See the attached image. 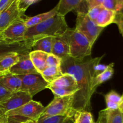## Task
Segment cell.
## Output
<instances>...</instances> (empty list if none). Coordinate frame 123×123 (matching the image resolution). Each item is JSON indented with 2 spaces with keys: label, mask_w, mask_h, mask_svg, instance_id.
<instances>
[{
  "label": "cell",
  "mask_w": 123,
  "mask_h": 123,
  "mask_svg": "<svg viewBox=\"0 0 123 123\" xmlns=\"http://www.w3.org/2000/svg\"><path fill=\"white\" fill-rule=\"evenodd\" d=\"M70 123H73V120H72V121H71V122H70Z\"/></svg>",
  "instance_id": "74e56055"
},
{
  "label": "cell",
  "mask_w": 123,
  "mask_h": 123,
  "mask_svg": "<svg viewBox=\"0 0 123 123\" xmlns=\"http://www.w3.org/2000/svg\"><path fill=\"white\" fill-rule=\"evenodd\" d=\"M114 63L112 62L110 64L108 65V68L104 72H103L100 74H99L92 79L91 86V91L92 94L94 93L97 88L99 85L106 82L107 80H109L112 77L114 73Z\"/></svg>",
  "instance_id": "ffe728a7"
},
{
  "label": "cell",
  "mask_w": 123,
  "mask_h": 123,
  "mask_svg": "<svg viewBox=\"0 0 123 123\" xmlns=\"http://www.w3.org/2000/svg\"><path fill=\"white\" fill-rule=\"evenodd\" d=\"M14 0H0V13L7 8Z\"/></svg>",
  "instance_id": "e575fe53"
},
{
  "label": "cell",
  "mask_w": 123,
  "mask_h": 123,
  "mask_svg": "<svg viewBox=\"0 0 123 123\" xmlns=\"http://www.w3.org/2000/svg\"><path fill=\"white\" fill-rule=\"evenodd\" d=\"M104 7L102 6V5H100V6H96V7H94V8H91V9L88 10V12L87 13V15L88 16L89 18L91 19L92 20H93L94 22L95 21L97 18L98 17V14H100L101 12L104 9Z\"/></svg>",
  "instance_id": "4dcf8cb0"
},
{
  "label": "cell",
  "mask_w": 123,
  "mask_h": 123,
  "mask_svg": "<svg viewBox=\"0 0 123 123\" xmlns=\"http://www.w3.org/2000/svg\"><path fill=\"white\" fill-rule=\"evenodd\" d=\"M40 1V0H18V6L19 10L25 13L30 6L37 3Z\"/></svg>",
  "instance_id": "f546056e"
},
{
  "label": "cell",
  "mask_w": 123,
  "mask_h": 123,
  "mask_svg": "<svg viewBox=\"0 0 123 123\" xmlns=\"http://www.w3.org/2000/svg\"><path fill=\"white\" fill-rule=\"evenodd\" d=\"M73 119L66 116L40 117L37 123H70Z\"/></svg>",
  "instance_id": "484cf974"
},
{
  "label": "cell",
  "mask_w": 123,
  "mask_h": 123,
  "mask_svg": "<svg viewBox=\"0 0 123 123\" xmlns=\"http://www.w3.org/2000/svg\"><path fill=\"white\" fill-rule=\"evenodd\" d=\"M22 123H37V121H34V120H28V121H24Z\"/></svg>",
  "instance_id": "d590c367"
},
{
  "label": "cell",
  "mask_w": 123,
  "mask_h": 123,
  "mask_svg": "<svg viewBox=\"0 0 123 123\" xmlns=\"http://www.w3.org/2000/svg\"><path fill=\"white\" fill-rule=\"evenodd\" d=\"M26 16L16 21L0 32V41L5 42H19L25 41L24 36L27 30L25 25Z\"/></svg>",
  "instance_id": "ba28073f"
},
{
  "label": "cell",
  "mask_w": 123,
  "mask_h": 123,
  "mask_svg": "<svg viewBox=\"0 0 123 123\" xmlns=\"http://www.w3.org/2000/svg\"><path fill=\"white\" fill-rule=\"evenodd\" d=\"M104 56L96 58L90 56L82 60H75L70 56L61 59L60 67L62 73L73 76L79 89L74 95L73 108L74 111H87L90 109L92 96L91 86L94 78L93 68Z\"/></svg>",
  "instance_id": "6da1fadb"
},
{
  "label": "cell",
  "mask_w": 123,
  "mask_h": 123,
  "mask_svg": "<svg viewBox=\"0 0 123 123\" xmlns=\"http://www.w3.org/2000/svg\"><path fill=\"white\" fill-rule=\"evenodd\" d=\"M106 102H112L119 105L123 110V94H119L116 91L112 90L105 96Z\"/></svg>",
  "instance_id": "83f0119b"
},
{
  "label": "cell",
  "mask_w": 123,
  "mask_h": 123,
  "mask_svg": "<svg viewBox=\"0 0 123 123\" xmlns=\"http://www.w3.org/2000/svg\"><path fill=\"white\" fill-rule=\"evenodd\" d=\"M108 65H104V64H97L95 65L93 68V74L94 78L97 76L101 73L104 72L107 68H108Z\"/></svg>",
  "instance_id": "d6a6232c"
},
{
  "label": "cell",
  "mask_w": 123,
  "mask_h": 123,
  "mask_svg": "<svg viewBox=\"0 0 123 123\" xmlns=\"http://www.w3.org/2000/svg\"><path fill=\"white\" fill-rule=\"evenodd\" d=\"M68 28L65 17L56 14L41 24L28 28L24 39L34 41L45 37H60Z\"/></svg>",
  "instance_id": "7a4b0ae2"
},
{
  "label": "cell",
  "mask_w": 123,
  "mask_h": 123,
  "mask_svg": "<svg viewBox=\"0 0 123 123\" xmlns=\"http://www.w3.org/2000/svg\"><path fill=\"white\" fill-rule=\"evenodd\" d=\"M52 37H45L32 41V51H42L51 54L53 44Z\"/></svg>",
  "instance_id": "7402d4cb"
},
{
  "label": "cell",
  "mask_w": 123,
  "mask_h": 123,
  "mask_svg": "<svg viewBox=\"0 0 123 123\" xmlns=\"http://www.w3.org/2000/svg\"><path fill=\"white\" fill-rule=\"evenodd\" d=\"M57 7V14L65 17L70 12L74 11L76 13L87 14L88 12L86 0H61Z\"/></svg>",
  "instance_id": "7c38bea8"
},
{
  "label": "cell",
  "mask_w": 123,
  "mask_h": 123,
  "mask_svg": "<svg viewBox=\"0 0 123 123\" xmlns=\"http://www.w3.org/2000/svg\"><path fill=\"white\" fill-rule=\"evenodd\" d=\"M32 100V97L25 92L19 91L13 93L9 98L0 103V117L7 112L16 109Z\"/></svg>",
  "instance_id": "30bf717a"
},
{
  "label": "cell",
  "mask_w": 123,
  "mask_h": 123,
  "mask_svg": "<svg viewBox=\"0 0 123 123\" xmlns=\"http://www.w3.org/2000/svg\"><path fill=\"white\" fill-rule=\"evenodd\" d=\"M119 13V14H122V15H123V7L122 9H121V10H120V12H118V13Z\"/></svg>",
  "instance_id": "8d00e7d4"
},
{
  "label": "cell",
  "mask_w": 123,
  "mask_h": 123,
  "mask_svg": "<svg viewBox=\"0 0 123 123\" xmlns=\"http://www.w3.org/2000/svg\"><path fill=\"white\" fill-rule=\"evenodd\" d=\"M13 93L0 84V103L9 98Z\"/></svg>",
  "instance_id": "1f68e13d"
},
{
  "label": "cell",
  "mask_w": 123,
  "mask_h": 123,
  "mask_svg": "<svg viewBox=\"0 0 123 123\" xmlns=\"http://www.w3.org/2000/svg\"><path fill=\"white\" fill-rule=\"evenodd\" d=\"M61 59L52 54H48L46 60L47 67H60Z\"/></svg>",
  "instance_id": "f1b7e54d"
},
{
  "label": "cell",
  "mask_w": 123,
  "mask_h": 123,
  "mask_svg": "<svg viewBox=\"0 0 123 123\" xmlns=\"http://www.w3.org/2000/svg\"><path fill=\"white\" fill-rule=\"evenodd\" d=\"M0 123H1V121H0Z\"/></svg>",
  "instance_id": "ab89813d"
},
{
  "label": "cell",
  "mask_w": 123,
  "mask_h": 123,
  "mask_svg": "<svg viewBox=\"0 0 123 123\" xmlns=\"http://www.w3.org/2000/svg\"><path fill=\"white\" fill-rule=\"evenodd\" d=\"M29 53L20 54L19 61L13 66L10 70V74L14 75H25L39 73L32 64L29 56Z\"/></svg>",
  "instance_id": "4fadbf2b"
},
{
  "label": "cell",
  "mask_w": 123,
  "mask_h": 123,
  "mask_svg": "<svg viewBox=\"0 0 123 123\" xmlns=\"http://www.w3.org/2000/svg\"><path fill=\"white\" fill-rule=\"evenodd\" d=\"M75 29L86 37L92 46L104 28L97 26L87 14L78 13Z\"/></svg>",
  "instance_id": "52a82bcc"
},
{
  "label": "cell",
  "mask_w": 123,
  "mask_h": 123,
  "mask_svg": "<svg viewBox=\"0 0 123 123\" xmlns=\"http://www.w3.org/2000/svg\"><path fill=\"white\" fill-rule=\"evenodd\" d=\"M102 6L106 9L112 10L117 13L122 9L123 0H102Z\"/></svg>",
  "instance_id": "4316f807"
},
{
  "label": "cell",
  "mask_w": 123,
  "mask_h": 123,
  "mask_svg": "<svg viewBox=\"0 0 123 123\" xmlns=\"http://www.w3.org/2000/svg\"><path fill=\"white\" fill-rule=\"evenodd\" d=\"M18 76L22 80L20 91L28 94L32 97L42 90L47 88L49 85L40 73Z\"/></svg>",
  "instance_id": "9c48e42d"
},
{
  "label": "cell",
  "mask_w": 123,
  "mask_h": 123,
  "mask_svg": "<svg viewBox=\"0 0 123 123\" xmlns=\"http://www.w3.org/2000/svg\"><path fill=\"white\" fill-rule=\"evenodd\" d=\"M116 14V12L104 8L98 14L94 22L97 26L104 28L110 24L114 23Z\"/></svg>",
  "instance_id": "603a6c76"
},
{
  "label": "cell",
  "mask_w": 123,
  "mask_h": 123,
  "mask_svg": "<svg viewBox=\"0 0 123 123\" xmlns=\"http://www.w3.org/2000/svg\"><path fill=\"white\" fill-rule=\"evenodd\" d=\"M45 107L40 102L30 101L24 105L8 111L2 116V123H22L28 120L38 121Z\"/></svg>",
  "instance_id": "3957f363"
},
{
  "label": "cell",
  "mask_w": 123,
  "mask_h": 123,
  "mask_svg": "<svg viewBox=\"0 0 123 123\" xmlns=\"http://www.w3.org/2000/svg\"><path fill=\"white\" fill-rule=\"evenodd\" d=\"M25 16V13L19 10L18 0H14L12 4L0 13V32L20 18Z\"/></svg>",
  "instance_id": "8fae6325"
},
{
  "label": "cell",
  "mask_w": 123,
  "mask_h": 123,
  "mask_svg": "<svg viewBox=\"0 0 123 123\" xmlns=\"http://www.w3.org/2000/svg\"><path fill=\"white\" fill-rule=\"evenodd\" d=\"M92 123H95V122H93Z\"/></svg>",
  "instance_id": "f35d334b"
},
{
  "label": "cell",
  "mask_w": 123,
  "mask_h": 123,
  "mask_svg": "<svg viewBox=\"0 0 123 123\" xmlns=\"http://www.w3.org/2000/svg\"><path fill=\"white\" fill-rule=\"evenodd\" d=\"M51 54L58 56L61 59L70 56L69 46L62 36L53 38Z\"/></svg>",
  "instance_id": "e0dca14e"
},
{
  "label": "cell",
  "mask_w": 123,
  "mask_h": 123,
  "mask_svg": "<svg viewBox=\"0 0 123 123\" xmlns=\"http://www.w3.org/2000/svg\"><path fill=\"white\" fill-rule=\"evenodd\" d=\"M62 36L68 43L71 58L82 60L91 56L92 46L86 37L76 29L68 28Z\"/></svg>",
  "instance_id": "277c9868"
},
{
  "label": "cell",
  "mask_w": 123,
  "mask_h": 123,
  "mask_svg": "<svg viewBox=\"0 0 123 123\" xmlns=\"http://www.w3.org/2000/svg\"><path fill=\"white\" fill-rule=\"evenodd\" d=\"M88 10L94 8L96 6L102 5V0H86Z\"/></svg>",
  "instance_id": "836d02e7"
},
{
  "label": "cell",
  "mask_w": 123,
  "mask_h": 123,
  "mask_svg": "<svg viewBox=\"0 0 123 123\" xmlns=\"http://www.w3.org/2000/svg\"><path fill=\"white\" fill-rule=\"evenodd\" d=\"M32 40L19 42H5L0 41V56L10 52L27 53L32 51Z\"/></svg>",
  "instance_id": "5bb4252c"
},
{
  "label": "cell",
  "mask_w": 123,
  "mask_h": 123,
  "mask_svg": "<svg viewBox=\"0 0 123 123\" xmlns=\"http://www.w3.org/2000/svg\"><path fill=\"white\" fill-rule=\"evenodd\" d=\"M73 123H92L93 118L91 112L85 111H76L73 117Z\"/></svg>",
  "instance_id": "d4e9b609"
},
{
  "label": "cell",
  "mask_w": 123,
  "mask_h": 123,
  "mask_svg": "<svg viewBox=\"0 0 123 123\" xmlns=\"http://www.w3.org/2000/svg\"><path fill=\"white\" fill-rule=\"evenodd\" d=\"M48 54L42 51H31L29 53L32 64L40 74L47 67L46 60Z\"/></svg>",
  "instance_id": "d6986e66"
},
{
  "label": "cell",
  "mask_w": 123,
  "mask_h": 123,
  "mask_svg": "<svg viewBox=\"0 0 123 123\" xmlns=\"http://www.w3.org/2000/svg\"><path fill=\"white\" fill-rule=\"evenodd\" d=\"M96 123H123V111L120 109H103L98 113Z\"/></svg>",
  "instance_id": "2e32d148"
},
{
  "label": "cell",
  "mask_w": 123,
  "mask_h": 123,
  "mask_svg": "<svg viewBox=\"0 0 123 123\" xmlns=\"http://www.w3.org/2000/svg\"><path fill=\"white\" fill-rule=\"evenodd\" d=\"M20 54L22 53L14 52L0 56V76L10 73L12 67L19 61Z\"/></svg>",
  "instance_id": "9a60e30c"
},
{
  "label": "cell",
  "mask_w": 123,
  "mask_h": 123,
  "mask_svg": "<svg viewBox=\"0 0 123 123\" xmlns=\"http://www.w3.org/2000/svg\"><path fill=\"white\" fill-rule=\"evenodd\" d=\"M0 84L13 93L20 91L22 80L18 75L8 73L0 76Z\"/></svg>",
  "instance_id": "ac0fdd59"
},
{
  "label": "cell",
  "mask_w": 123,
  "mask_h": 123,
  "mask_svg": "<svg viewBox=\"0 0 123 123\" xmlns=\"http://www.w3.org/2000/svg\"><path fill=\"white\" fill-rule=\"evenodd\" d=\"M62 74L60 67H46L41 73L43 79L49 84L58 79Z\"/></svg>",
  "instance_id": "cb8c5ba5"
},
{
  "label": "cell",
  "mask_w": 123,
  "mask_h": 123,
  "mask_svg": "<svg viewBox=\"0 0 123 123\" xmlns=\"http://www.w3.org/2000/svg\"><path fill=\"white\" fill-rule=\"evenodd\" d=\"M57 7L56 6L50 10V11L46 13H41V14H37V15L34 16L33 17H26L25 18V25L27 28H31L32 26L37 25L38 24H41L43 22L48 20L49 18H52L55 14H57Z\"/></svg>",
  "instance_id": "44dd1931"
},
{
  "label": "cell",
  "mask_w": 123,
  "mask_h": 123,
  "mask_svg": "<svg viewBox=\"0 0 123 123\" xmlns=\"http://www.w3.org/2000/svg\"><path fill=\"white\" fill-rule=\"evenodd\" d=\"M73 96L55 97L51 102L44 108L41 117L66 116L73 119L75 113L73 108Z\"/></svg>",
  "instance_id": "5b68a950"
},
{
  "label": "cell",
  "mask_w": 123,
  "mask_h": 123,
  "mask_svg": "<svg viewBox=\"0 0 123 123\" xmlns=\"http://www.w3.org/2000/svg\"><path fill=\"white\" fill-rule=\"evenodd\" d=\"M47 88L51 90L55 97L73 96L79 90L74 77L67 73L49 84Z\"/></svg>",
  "instance_id": "8992f818"
}]
</instances>
